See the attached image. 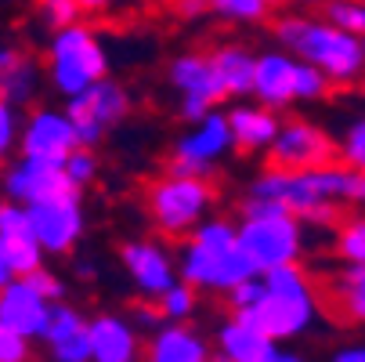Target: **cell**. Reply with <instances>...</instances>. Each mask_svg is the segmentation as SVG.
<instances>
[{
  "label": "cell",
  "instance_id": "obj_1",
  "mask_svg": "<svg viewBox=\"0 0 365 362\" xmlns=\"http://www.w3.org/2000/svg\"><path fill=\"white\" fill-rule=\"evenodd\" d=\"M272 36L289 55H297L300 62L326 73V80L333 87L365 84V40L333 26L329 19L279 15V19H272Z\"/></svg>",
  "mask_w": 365,
  "mask_h": 362
},
{
  "label": "cell",
  "instance_id": "obj_2",
  "mask_svg": "<svg viewBox=\"0 0 365 362\" xmlns=\"http://www.w3.org/2000/svg\"><path fill=\"white\" fill-rule=\"evenodd\" d=\"M178 272L199 293H228L239 283L260 276L239 246V221L210 214L192 236L181 239Z\"/></svg>",
  "mask_w": 365,
  "mask_h": 362
},
{
  "label": "cell",
  "instance_id": "obj_3",
  "mask_svg": "<svg viewBox=\"0 0 365 362\" xmlns=\"http://www.w3.org/2000/svg\"><path fill=\"white\" fill-rule=\"evenodd\" d=\"M311 225L293 218L286 206L272 199L246 196L239 203V246L253 261V268L264 276L286 265H300L311 250Z\"/></svg>",
  "mask_w": 365,
  "mask_h": 362
},
{
  "label": "cell",
  "instance_id": "obj_4",
  "mask_svg": "<svg viewBox=\"0 0 365 362\" xmlns=\"http://www.w3.org/2000/svg\"><path fill=\"white\" fill-rule=\"evenodd\" d=\"M319 316H322V297H319L315 279L307 276L304 265H286V268L264 272V301L239 319L282 344V341L304 337L319 323Z\"/></svg>",
  "mask_w": 365,
  "mask_h": 362
},
{
  "label": "cell",
  "instance_id": "obj_5",
  "mask_svg": "<svg viewBox=\"0 0 365 362\" xmlns=\"http://www.w3.org/2000/svg\"><path fill=\"white\" fill-rule=\"evenodd\" d=\"M43 73L47 84L69 101L109 76V47L98 29H91L87 22H73L51 33L43 51Z\"/></svg>",
  "mask_w": 365,
  "mask_h": 362
},
{
  "label": "cell",
  "instance_id": "obj_6",
  "mask_svg": "<svg viewBox=\"0 0 365 362\" xmlns=\"http://www.w3.org/2000/svg\"><path fill=\"white\" fill-rule=\"evenodd\" d=\"M214 185L210 178H188V174H160L145 188V211L155 225V232L167 239L192 236L206 218L214 214Z\"/></svg>",
  "mask_w": 365,
  "mask_h": 362
},
{
  "label": "cell",
  "instance_id": "obj_7",
  "mask_svg": "<svg viewBox=\"0 0 365 362\" xmlns=\"http://www.w3.org/2000/svg\"><path fill=\"white\" fill-rule=\"evenodd\" d=\"M232 152H235V138H232L228 113L214 109L199 124H185V131L170 141L167 171L188 178H210Z\"/></svg>",
  "mask_w": 365,
  "mask_h": 362
},
{
  "label": "cell",
  "instance_id": "obj_8",
  "mask_svg": "<svg viewBox=\"0 0 365 362\" xmlns=\"http://www.w3.org/2000/svg\"><path fill=\"white\" fill-rule=\"evenodd\" d=\"M167 84L178 94V116L185 124L206 120L221 101H228L210 51H181V55H174L167 62Z\"/></svg>",
  "mask_w": 365,
  "mask_h": 362
},
{
  "label": "cell",
  "instance_id": "obj_9",
  "mask_svg": "<svg viewBox=\"0 0 365 362\" xmlns=\"http://www.w3.org/2000/svg\"><path fill=\"white\" fill-rule=\"evenodd\" d=\"M246 196H257V199H272L279 206H286V211L293 218H300L304 225L311 228H333L340 225V206L326 203L315 185H311L307 171H282V167H264L253 181H250V192Z\"/></svg>",
  "mask_w": 365,
  "mask_h": 362
},
{
  "label": "cell",
  "instance_id": "obj_10",
  "mask_svg": "<svg viewBox=\"0 0 365 362\" xmlns=\"http://www.w3.org/2000/svg\"><path fill=\"white\" fill-rule=\"evenodd\" d=\"M66 113L76 124L80 145L98 149L113 127H120L130 116V91L120 80L106 76V80H98L94 87H87L83 94L69 98L66 101Z\"/></svg>",
  "mask_w": 365,
  "mask_h": 362
},
{
  "label": "cell",
  "instance_id": "obj_11",
  "mask_svg": "<svg viewBox=\"0 0 365 362\" xmlns=\"http://www.w3.org/2000/svg\"><path fill=\"white\" fill-rule=\"evenodd\" d=\"M120 265L130 279V286L145 297V301H160L178 279V253H170V246L155 236H134L120 246Z\"/></svg>",
  "mask_w": 365,
  "mask_h": 362
},
{
  "label": "cell",
  "instance_id": "obj_12",
  "mask_svg": "<svg viewBox=\"0 0 365 362\" xmlns=\"http://www.w3.org/2000/svg\"><path fill=\"white\" fill-rule=\"evenodd\" d=\"M76 149H80V134H76V124L66 109L36 106V109L26 113L22 138H19V156L66 167V160Z\"/></svg>",
  "mask_w": 365,
  "mask_h": 362
},
{
  "label": "cell",
  "instance_id": "obj_13",
  "mask_svg": "<svg viewBox=\"0 0 365 362\" xmlns=\"http://www.w3.org/2000/svg\"><path fill=\"white\" fill-rule=\"evenodd\" d=\"M0 188H4L8 203H47V199H66V196H80V188L69 181L66 167L58 164H43V160H11L0 171Z\"/></svg>",
  "mask_w": 365,
  "mask_h": 362
},
{
  "label": "cell",
  "instance_id": "obj_14",
  "mask_svg": "<svg viewBox=\"0 0 365 362\" xmlns=\"http://www.w3.org/2000/svg\"><path fill=\"white\" fill-rule=\"evenodd\" d=\"M336 156V145L333 138L315 124V120H282V131L268 152V167H282V171H315L333 164Z\"/></svg>",
  "mask_w": 365,
  "mask_h": 362
},
{
  "label": "cell",
  "instance_id": "obj_15",
  "mask_svg": "<svg viewBox=\"0 0 365 362\" xmlns=\"http://www.w3.org/2000/svg\"><path fill=\"white\" fill-rule=\"evenodd\" d=\"M29 221H33V232H36L43 253H69L83 239V228H87L80 196L33 203L29 206Z\"/></svg>",
  "mask_w": 365,
  "mask_h": 362
},
{
  "label": "cell",
  "instance_id": "obj_16",
  "mask_svg": "<svg viewBox=\"0 0 365 362\" xmlns=\"http://www.w3.org/2000/svg\"><path fill=\"white\" fill-rule=\"evenodd\" d=\"M300 59L289 55L286 47H268L257 55V69H253V101L268 106L275 113L297 106V84H300Z\"/></svg>",
  "mask_w": 365,
  "mask_h": 362
},
{
  "label": "cell",
  "instance_id": "obj_17",
  "mask_svg": "<svg viewBox=\"0 0 365 362\" xmlns=\"http://www.w3.org/2000/svg\"><path fill=\"white\" fill-rule=\"evenodd\" d=\"M87 333H91L94 362H141L145 358V341H141V330L130 323V316L101 312L87 323Z\"/></svg>",
  "mask_w": 365,
  "mask_h": 362
},
{
  "label": "cell",
  "instance_id": "obj_18",
  "mask_svg": "<svg viewBox=\"0 0 365 362\" xmlns=\"http://www.w3.org/2000/svg\"><path fill=\"white\" fill-rule=\"evenodd\" d=\"M51 308L55 304L26 279H15L8 290H0V319L15 333H22L26 341H43L47 323H51Z\"/></svg>",
  "mask_w": 365,
  "mask_h": 362
},
{
  "label": "cell",
  "instance_id": "obj_19",
  "mask_svg": "<svg viewBox=\"0 0 365 362\" xmlns=\"http://www.w3.org/2000/svg\"><path fill=\"white\" fill-rule=\"evenodd\" d=\"M228 124H232V138L235 149L246 156H268L279 131H282V116L260 101H235L228 109Z\"/></svg>",
  "mask_w": 365,
  "mask_h": 362
},
{
  "label": "cell",
  "instance_id": "obj_20",
  "mask_svg": "<svg viewBox=\"0 0 365 362\" xmlns=\"http://www.w3.org/2000/svg\"><path fill=\"white\" fill-rule=\"evenodd\" d=\"M214 348L225 362H279V351H282L279 341H272L257 326L242 323L239 316H228L214 330Z\"/></svg>",
  "mask_w": 365,
  "mask_h": 362
},
{
  "label": "cell",
  "instance_id": "obj_21",
  "mask_svg": "<svg viewBox=\"0 0 365 362\" xmlns=\"http://www.w3.org/2000/svg\"><path fill=\"white\" fill-rule=\"evenodd\" d=\"M0 246L11 257V265L19 276H29L36 268H43V246L33 232V221H29V206L22 203H8L4 211V221H0Z\"/></svg>",
  "mask_w": 365,
  "mask_h": 362
},
{
  "label": "cell",
  "instance_id": "obj_22",
  "mask_svg": "<svg viewBox=\"0 0 365 362\" xmlns=\"http://www.w3.org/2000/svg\"><path fill=\"white\" fill-rule=\"evenodd\" d=\"M210 344L192 323H163L145 341V358L141 362H206Z\"/></svg>",
  "mask_w": 365,
  "mask_h": 362
},
{
  "label": "cell",
  "instance_id": "obj_23",
  "mask_svg": "<svg viewBox=\"0 0 365 362\" xmlns=\"http://www.w3.org/2000/svg\"><path fill=\"white\" fill-rule=\"evenodd\" d=\"M315 192L333 206H365V171H354L347 164H326L307 171Z\"/></svg>",
  "mask_w": 365,
  "mask_h": 362
},
{
  "label": "cell",
  "instance_id": "obj_24",
  "mask_svg": "<svg viewBox=\"0 0 365 362\" xmlns=\"http://www.w3.org/2000/svg\"><path fill=\"white\" fill-rule=\"evenodd\" d=\"M210 55H214L217 76L225 84V94L228 98H250L253 94V69H257L253 51H246L242 44H221Z\"/></svg>",
  "mask_w": 365,
  "mask_h": 362
},
{
  "label": "cell",
  "instance_id": "obj_25",
  "mask_svg": "<svg viewBox=\"0 0 365 362\" xmlns=\"http://www.w3.org/2000/svg\"><path fill=\"white\" fill-rule=\"evenodd\" d=\"M333 304L347 323L365 326V265H340L333 279Z\"/></svg>",
  "mask_w": 365,
  "mask_h": 362
},
{
  "label": "cell",
  "instance_id": "obj_26",
  "mask_svg": "<svg viewBox=\"0 0 365 362\" xmlns=\"http://www.w3.org/2000/svg\"><path fill=\"white\" fill-rule=\"evenodd\" d=\"M40 84H43V69L36 66V59L26 55L19 66L0 73V101H11L15 109H22L40 94Z\"/></svg>",
  "mask_w": 365,
  "mask_h": 362
},
{
  "label": "cell",
  "instance_id": "obj_27",
  "mask_svg": "<svg viewBox=\"0 0 365 362\" xmlns=\"http://www.w3.org/2000/svg\"><path fill=\"white\" fill-rule=\"evenodd\" d=\"M333 257L340 265H365V211H354L336 225Z\"/></svg>",
  "mask_w": 365,
  "mask_h": 362
},
{
  "label": "cell",
  "instance_id": "obj_28",
  "mask_svg": "<svg viewBox=\"0 0 365 362\" xmlns=\"http://www.w3.org/2000/svg\"><path fill=\"white\" fill-rule=\"evenodd\" d=\"M275 0H210V15L232 26H257L272 19Z\"/></svg>",
  "mask_w": 365,
  "mask_h": 362
},
{
  "label": "cell",
  "instance_id": "obj_29",
  "mask_svg": "<svg viewBox=\"0 0 365 362\" xmlns=\"http://www.w3.org/2000/svg\"><path fill=\"white\" fill-rule=\"evenodd\" d=\"M155 304H160V312H163L167 323H192L195 312H199V290L188 286L185 279H178Z\"/></svg>",
  "mask_w": 365,
  "mask_h": 362
},
{
  "label": "cell",
  "instance_id": "obj_30",
  "mask_svg": "<svg viewBox=\"0 0 365 362\" xmlns=\"http://www.w3.org/2000/svg\"><path fill=\"white\" fill-rule=\"evenodd\" d=\"M87 316L80 312V308L76 304H55V308H51V323H47V333H43V344L51 348V344H58V341H69V337H76V333H83L87 330Z\"/></svg>",
  "mask_w": 365,
  "mask_h": 362
},
{
  "label": "cell",
  "instance_id": "obj_31",
  "mask_svg": "<svg viewBox=\"0 0 365 362\" xmlns=\"http://www.w3.org/2000/svg\"><path fill=\"white\" fill-rule=\"evenodd\" d=\"M336 160L354 167V171H365V113L351 116L336 138Z\"/></svg>",
  "mask_w": 365,
  "mask_h": 362
},
{
  "label": "cell",
  "instance_id": "obj_32",
  "mask_svg": "<svg viewBox=\"0 0 365 362\" xmlns=\"http://www.w3.org/2000/svg\"><path fill=\"white\" fill-rule=\"evenodd\" d=\"M322 19H329L333 26L365 40V0H326Z\"/></svg>",
  "mask_w": 365,
  "mask_h": 362
},
{
  "label": "cell",
  "instance_id": "obj_33",
  "mask_svg": "<svg viewBox=\"0 0 365 362\" xmlns=\"http://www.w3.org/2000/svg\"><path fill=\"white\" fill-rule=\"evenodd\" d=\"M22 113L11 101H0V164H8L19 152V138H22Z\"/></svg>",
  "mask_w": 365,
  "mask_h": 362
},
{
  "label": "cell",
  "instance_id": "obj_34",
  "mask_svg": "<svg viewBox=\"0 0 365 362\" xmlns=\"http://www.w3.org/2000/svg\"><path fill=\"white\" fill-rule=\"evenodd\" d=\"M98 171H101V160H98V149H87V145H80L73 156L66 160V174H69V181L83 192L87 185H94V178H98Z\"/></svg>",
  "mask_w": 365,
  "mask_h": 362
},
{
  "label": "cell",
  "instance_id": "obj_35",
  "mask_svg": "<svg viewBox=\"0 0 365 362\" xmlns=\"http://www.w3.org/2000/svg\"><path fill=\"white\" fill-rule=\"evenodd\" d=\"M36 11H40L43 26H51V33L80 22V15H83L76 0H36Z\"/></svg>",
  "mask_w": 365,
  "mask_h": 362
},
{
  "label": "cell",
  "instance_id": "obj_36",
  "mask_svg": "<svg viewBox=\"0 0 365 362\" xmlns=\"http://www.w3.org/2000/svg\"><path fill=\"white\" fill-rule=\"evenodd\" d=\"M225 301H228V308H232V316H246L250 308H257L260 301H264V276H253V279L239 283L235 290L225 293Z\"/></svg>",
  "mask_w": 365,
  "mask_h": 362
},
{
  "label": "cell",
  "instance_id": "obj_37",
  "mask_svg": "<svg viewBox=\"0 0 365 362\" xmlns=\"http://www.w3.org/2000/svg\"><path fill=\"white\" fill-rule=\"evenodd\" d=\"M47 362H94L91 358V333H76L69 341H58L47 348Z\"/></svg>",
  "mask_w": 365,
  "mask_h": 362
},
{
  "label": "cell",
  "instance_id": "obj_38",
  "mask_svg": "<svg viewBox=\"0 0 365 362\" xmlns=\"http://www.w3.org/2000/svg\"><path fill=\"white\" fill-rule=\"evenodd\" d=\"M29 358H33V341H26L0 319V362H29Z\"/></svg>",
  "mask_w": 365,
  "mask_h": 362
},
{
  "label": "cell",
  "instance_id": "obj_39",
  "mask_svg": "<svg viewBox=\"0 0 365 362\" xmlns=\"http://www.w3.org/2000/svg\"><path fill=\"white\" fill-rule=\"evenodd\" d=\"M29 286H36L51 304H58V301H66V283H62V276L58 272H51L47 265L43 268H36V272H29V276H22Z\"/></svg>",
  "mask_w": 365,
  "mask_h": 362
},
{
  "label": "cell",
  "instance_id": "obj_40",
  "mask_svg": "<svg viewBox=\"0 0 365 362\" xmlns=\"http://www.w3.org/2000/svg\"><path fill=\"white\" fill-rule=\"evenodd\" d=\"M130 323L141 330V333H155V330H160L167 319H163V312H160V304H134L130 308Z\"/></svg>",
  "mask_w": 365,
  "mask_h": 362
},
{
  "label": "cell",
  "instance_id": "obj_41",
  "mask_svg": "<svg viewBox=\"0 0 365 362\" xmlns=\"http://www.w3.org/2000/svg\"><path fill=\"white\" fill-rule=\"evenodd\" d=\"M174 15L185 22H199L210 15V0H174Z\"/></svg>",
  "mask_w": 365,
  "mask_h": 362
},
{
  "label": "cell",
  "instance_id": "obj_42",
  "mask_svg": "<svg viewBox=\"0 0 365 362\" xmlns=\"http://www.w3.org/2000/svg\"><path fill=\"white\" fill-rule=\"evenodd\" d=\"M329 362H365V341H351V344H340Z\"/></svg>",
  "mask_w": 365,
  "mask_h": 362
},
{
  "label": "cell",
  "instance_id": "obj_43",
  "mask_svg": "<svg viewBox=\"0 0 365 362\" xmlns=\"http://www.w3.org/2000/svg\"><path fill=\"white\" fill-rule=\"evenodd\" d=\"M26 59V51L15 47V44H0V73H8L11 66H19Z\"/></svg>",
  "mask_w": 365,
  "mask_h": 362
},
{
  "label": "cell",
  "instance_id": "obj_44",
  "mask_svg": "<svg viewBox=\"0 0 365 362\" xmlns=\"http://www.w3.org/2000/svg\"><path fill=\"white\" fill-rule=\"evenodd\" d=\"M15 279H22L19 272H15V265H11V257L4 253V246H0V290H8Z\"/></svg>",
  "mask_w": 365,
  "mask_h": 362
},
{
  "label": "cell",
  "instance_id": "obj_45",
  "mask_svg": "<svg viewBox=\"0 0 365 362\" xmlns=\"http://www.w3.org/2000/svg\"><path fill=\"white\" fill-rule=\"evenodd\" d=\"M76 4H80L83 15H98V11H109L116 0H76Z\"/></svg>",
  "mask_w": 365,
  "mask_h": 362
},
{
  "label": "cell",
  "instance_id": "obj_46",
  "mask_svg": "<svg viewBox=\"0 0 365 362\" xmlns=\"http://www.w3.org/2000/svg\"><path fill=\"white\" fill-rule=\"evenodd\" d=\"M76 276L80 279H94L98 276V261H83V257H80V261H76Z\"/></svg>",
  "mask_w": 365,
  "mask_h": 362
},
{
  "label": "cell",
  "instance_id": "obj_47",
  "mask_svg": "<svg viewBox=\"0 0 365 362\" xmlns=\"http://www.w3.org/2000/svg\"><path fill=\"white\" fill-rule=\"evenodd\" d=\"M279 362H311L304 351H293V348H282L279 351Z\"/></svg>",
  "mask_w": 365,
  "mask_h": 362
},
{
  "label": "cell",
  "instance_id": "obj_48",
  "mask_svg": "<svg viewBox=\"0 0 365 362\" xmlns=\"http://www.w3.org/2000/svg\"><path fill=\"white\" fill-rule=\"evenodd\" d=\"M4 211H8V199L0 196V221H4Z\"/></svg>",
  "mask_w": 365,
  "mask_h": 362
},
{
  "label": "cell",
  "instance_id": "obj_49",
  "mask_svg": "<svg viewBox=\"0 0 365 362\" xmlns=\"http://www.w3.org/2000/svg\"><path fill=\"white\" fill-rule=\"evenodd\" d=\"M206 362H214V358H206Z\"/></svg>",
  "mask_w": 365,
  "mask_h": 362
},
{
  "label": "cell",
  "instance_id": "obj_50",
  "mask_svg": "<svg viewBox=\"0 0 365 362\" xmlns=\"http://www.w3.org/2000/svg\"><path fill=\"white\" fill-rule=\"evenodd\" d=\"M322 4H326V0H322Z\"/></svg>",
  "mask_w": 365,
  "mask_h": 362
}]
</instances>
